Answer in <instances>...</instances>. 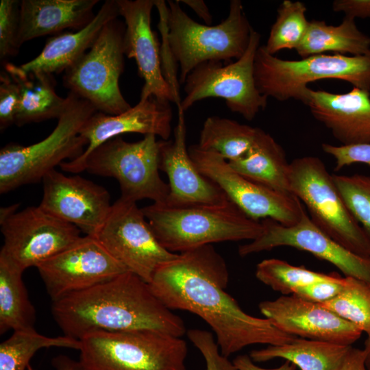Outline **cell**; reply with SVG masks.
Segmentation results:
<instances>
[{"instance_id":"6da1fadb","label":"cell","mask_w":370,"mask_h":370,"mask_svg":"<svg viewBox=\"0 0 370 370\" xmlns=\"http://www.w3.org/2000/svg\"><path fill=\"white\" fill-rule=\"evenodd\" d=\"M228 281L225 260L212 245H206L180 253L160 266L149 284L168 308L188 311L207 323L225 357L249 345H281L297 338L267 318L245 312L225 291Z\"/></svg>"},{"instance_id":"7a4b0ae2","label":"cell","mask_w":370,"mask_h":370,"mask_svg":"<svg viewBox=\"0 0 370 370\" xmlns=\"http://www.w3.org/2000/svg\"><path fill=\"white\" fill-rule=\"evenodd\" d=\"M52 302L53 317L64 335L77 340L97 331L151 330L178 337L186 333L180 317L130 271Z\"/></svg>"},{"instance_id":"3957f363","label":"cell","mask_w":370,"mask_h":370,"mask_svg":"<svg viewBox=\"0 0 370 370\" xmlns=\"http://www.w3.org/2000/svg\"><path fill=\"white\" fill-rule=\"evenodd\" d=\"M160 16L159 29L171 56L179 64L180 84L201 63L225 64L241 58L246 51L253 27L240 0H232L227 16L216 25L201 24L190 18L178 1L154 0Z\"/></svg>"},{"instance_id":"277c9868","label":"cell","mask_w":370,"mask_h":370,"mask_svg":"<svg viewBox=\"0 0 370 370\" xmlns=\"http://www.w3.org/2000/svg\"><path fill=\"white\" fill-rule=\"evenodd\" d=\"M142 211L160 244L175 254L214 243L251 241L263 230L230 200L217 205L153 203Z\"/></svg>"},{"instance_id":"5b68a950","label":"cell","mask_w":370,"mask_h":370,"mask_svg":"<svg viewBox=\"0 0 370 370\" xmlns=\"http://www.w3.org/2000/svg\"><path fill=\"white\" fill-rule=\"evenodd\" d=\"M53 132L43 140L24 146L9 144L0 151V193L42 180L66 159L84 151L88 142L80 135L86 121L97 110L86 99L69 92Z\"/></svg>"},{"instance_id":"8992f818","label":"cell","mask_w":370,"mask_h":370,"mask_svg":"<svg viewBox=\"0 0 370 370\" xmlns=\"http://www.w3.org/2000/svg\"><path fill=\"white\" fill-rule=\"evenodd\" d=\"M254 78L262 95L279 101H301L309 83L325 79L345 81L370 92V51L360 56L317 54L287 60L260 45L255 56Z\"/></svg>"},{"instance_id":"52a82bcc","label":"cell","mask_w":370,"mask_h":370,"mask_svg":"<svg viewBox=\"0 0 370 370\" xmlns=\"http://www.w3.org/2000/svg\"><path fill=\"white\" fill-rule=\"evenodd\" d=\"M79 341L84 370H186V342L164 332L97 331Z\"/></svg>"},{"instance_id":"ba28073f","label":"cell","mask_w":370,"mask_h":370,"mask_svg":"<svg viewBox=\"0 0 370 370\" xmlns=\"http://www.w3.org/2000/svg\"><path fill=\"white\" fill-rule=\"evenodd\" d=\"M289 191L304 204L314 223L349 251L370 256V236L345 203L323 162L316 156L289 164Z\"/></svg>"},{"instance_id":"9c48e42d","label":"cell","mask_w":370,"mask_h":370,"mask_svg":"<svg viewBox=\"0 0 370 370\" xmlns=\"http://www.w3.org/2000/svg\"><path fill=\"white\" fill-rule=\"evenodd\" d=\"M156 137L147 134L134 143L125 141L121 136L112 138L88 155L79 173L87 171L114 178L123 199L136 203L144 199L153 203L165 202L169 186L159 173L160 140Z\"/></svg>"},{"instance_id":"30bf717a","label":"cell","mask_w":370,"mask_h":370,"mask_svg":"<svg viewBox=\"0 0 370 370\" xmlns=\"http://www.w3.org/2000/svg\"><path fill=\"white\" fill-rule=\"evenodd\" d=\"M125 25L117 18L101 29L90 49L64 71V86L110 115L132 108L119 88L124 69Z\"/></svg>"},{"instance_id":"8fae6325","label":"cell","mask_w":370,"mask_h":370,"mask_svg":"<svg viewBox=\"0 0 370 370\" xmlns=\"http://www.w3.org/2000/svg\"><path fill=\"white\" fill-rule=\"evenodd\" d=\"M260 37L253 29L246 51L234 62L209 61L196 66L186 77L185 97L177 109L185 112L202 99L221 98L230 111L252 121L267 107L268 99L258 90L254 78L255 56Z\"/></svg>"},{"instance_id":"7c38bea8","label":"cell","mask_w":370,"mask_h":370,"mask_svg":"<svg viewBox=\"0 0 370 370\" xmlns=\"http://www.w3.org/2000/svg\"><path fill=\"white\" fill-rule=\"evenodd\" d=\"M188 149L200 173L216 184L250 219H271L290 226L297 223L306 211L293 194L273 190L243 177L218 153L202 150L197 144Z\"/></svg>"},{"instance_id":"4fadbf2b","label":"cell","mask_w":370,"mask_h":370,"mask_svg":"<svg viewBox=\"0 0 370 370\" xmlns=\"http://www.w3.org/2000/svg\"><path fill=\"white\" fill-rule=\"evenodd\" d=\"M96 238L127 271L147 283L160 266L178 255L160 244L136 202L121 197L112 205Z\"/></svg>"},{"instance_id":"5bb4252c","label":"cell","mask_w":370,"mask_h":370,"mask_svg":"<svg viewBox=\"0 0 370 370\" xmlns=\"http://www.w3.org/2000/svg\"><path fill=\"white\" fill-rule=\"evenodd\" d=\"M3 252L24 271L38 267L80 237L81 231L45 211L28 207L0 219Z\"/></svg>"},{"instance_id":"9a60e30c","label":"cell","mask_w":370,"mask_h":370,"mask_svg":"<svg viewBox=\"0 0 370 370\" xmlns=\"http://www.w3.org/2000/svg\"><path fill=\"white\" fill-rule=\"evenodd\" d=\"M261 234L240 245L238 254L245 257L278 247H291L310 253L337 267L345 276L370 284V256H359L346 249L322 232L305 211L295 224L286 226L265 219L261 221Z\"/></svg>"},{"instance_id":"2e32d148","label":"cell","mask_w":370,"mask_h":370,"mask_svg":"<svg viewBox=\"0 0 370 370\" xmlns=\"http://www.w3.org/2000/svg\"><path fill=\"white\" fill-rule=\"evenodd\" d=\"M52 301L127 271L96 237L81 236L37 267Z\"/></svg>"},{"instance_id":"e0dca14e","label":"cell","mask_w":370,"mask_h":370,"mask_svg":"<svg viewBox=\"0 0 370 370\" xmlns=\"http://www.w3.org/2000/svg\"><path fill=\"white\" fill-rule=\"evenodd\" d=\"M42 182L39 206L86 235L96 237L112 207L108 190L79 175L67 176L56 169Z\"/></svg>"},{"instance_id":"ac0fdd59","label":"cell","mask_w":370,"mask_h":370,"mask_svg":"<svg viewBox=\"0 0 370 370\" xmlns=\"http://www.w3.org/2000/svg\"><path fill=\"white\" fill-rule=\"evenodd\" d=\"M260 312L281 331L303 338L352 345L362 330L320 304L294 295L261 301Z\"/></svg>"},{"instance_id":"d6986e66","label":"cell","mask_w":370,"mask_h":370,"mask_svg":"<svg viewBox=\"0 0 370 370\" xmlns=\"http://www.w3.org/2000/svg\"><path fill=\"white\" fill-rule=\"evenodd\" d=\"M172 110L169 103L154 97L139 100L128 110L116 115L97 111L84 124L80 135L88 142L84 153L78 158L62 162V171L79 173L80 167L95 149L106 141L127 133L153 134L169 140L171 134Z\"/></svg>"},{"instance_id":"ffe728a7","label":"cell","mask_w":370,"mask_h":370,"mask_svg":"<svg viewBox=\"0 0 370 370\" xmlns=\"http://www.w3.org/2000/svg\"><path fill=\"white\" fill-rule=\"evenodd\" d=\"M120 16L125 21V55L134 58L144 84L140 100L154 97L160 101L175 103L174 94L162 68L157 37L151 27L154 0H116Z\"/></svg>"},{"instance_id":"44dd1931","label":"cell","mask_w":370,"mask_h":370,"mask_svg":"<svg viewBox=\"0 0 370 370\" xmlns=\"http://www.w3.org/2000/svg\"><path fill=\"white\" fill-rule=\"evenodd\" d=\"M178 110V119L171 140H160L159 168L169 179V204H223L230 200L221 189L197 169L186 147L184 112Z\"/></svg>"},{"instance_id":"7402d4cb","label":"cell","mask_w":370,"mask_h":370,"mask_svg":"<svg viewBox=\"0 0 370 370\" xmlns=\"http://www.w3.org/2000/svg\"><path fill=\"white\" fill-rule=\"evenodd\" d=\"M343 145L370 143V92L342 94L306 88L300 101Z\"/></svg>"},{"instance_id":"603a6c76","label":"cell","mask_w":370,"mask_h":370,"mask_svg":"<svg viewBox=\"0 0 370 370\" xmlns=\"http://www.w3.org/2000/svg\"><path fill=\"white\" fill-rule=\"evenodd\" d=\"M99 0L20 1L18 45L65 29L79 30L94 18Z\"/></svg>"},{"instance_id":"cb8c5ba5","label":"cell","mask_w":370,"mask_h":370,"mask_svg":"<svg viewBox=\"0 0 370 370\" xmlns=\"http://www.w3.org/2000/svg\"><path fill=\"white\" fill-rule=\"evenodd\" d=\"M119 16L116 0L105 1L88 25L75 32L49 38L40 54L21 67L49 75L65 71L90 49L103 27Z\"/></svg>"},{"instance_id":"d4e9b609","label":"cell","mask_w":370,"mask_h":370,"mask_svg":"<svg viewBox=\"0 0 370 370\" xmlns=\"http://www.w3.org/2000/svg\"><path fill=\"white\" fill-rule=\"evenodd\" d=\"M3 66L20 91V107L15 124L21 126L59 118L66 99L56 94L53 75L25 71L11 62L5 63Z\"/></svg>"},{"instance_id":"484cf974","label":"cell","mask_w":370,"mask_h":370,"mask_svg":"<svg viewBox=\"0 0 370 370\" xmlns=\"http://www.w3.org/2000/svg\"><path fill=\"white\" fill-rule=\"evenodd\" d=\"M243 177L273 190L290 193L289 164L285 151L263 130H259L249 151L241 158L228 162Z\"/></svg>"},{"instance_id":"4316f807","label":"cell","mask_w":370,"mask_h":370,"mask_svg":"<svg viewBox=\"0 0 370 370\" xmlns=\"http://www.w3.org/2000/svg\"><path fill=\"white\" fill-rule=\"evenodd\" d=\"M295 50L301 58L326 52L360 56L370 51V37L359 29L355 19L348 16H345L338 25L312 20L309 22L304 40Z\"/></svg>"},{"instance_id":"83f0119b","label":"cell","mask_w":370,"mask_h":370,"mask_svg":"<svg viewBox=\"0 0 370 370\" xmlns=\"http://www.w3.org/2000/svg\"><path fill=\"white\" fill-rule=\"evenodd\" d=\"M350 346L297 337L286 344L254 349L249 356L254 362L280 358L301 370H336Z\"/></svg>"},{"instance_id":"f1b7e54d","label":"cell","mask_w":370,"mask_h":370,"mask_svg":"<svg viewBox=\"0 0 370 370\" xmlns=\"http://www.w3.org/2000/svg\"><path fill=\"white\" fill-rule=\"evenodd\" d=\"M24 270L0 251V334L34 329L36 310L22 279Z\"/></svg>"},{"instance_id":"f546056e","label":"cell","mask_w":370,"mask_h":370,"mask_svg":"<svg viewBox=\"0 0 370 370\" xmlns=\"http://www.w3.org/2000/svg\"><path fill=\"white\" fill-rule=\"evenodd\" d=\"M260 128L227 118L212 116L202 126L197 146L218 153L227 162L243 157L251 148Z\"/></svg>"},{"instance_id":"4dcf8cb0","label":"cell","mask_w":370,"mask_h":370,"mask_svg":"<svg viewBox=\"0 0 370 370\" xmlns=\"http://www.w3.org/2000/svg\"><path fill=\"white\" fill-rule=\"evenodd\" d=\"M52 347L79 350L80 341L65 335L47 336L34 328L14 331L0 344V370H25L36 352Z\"/></svg>"},{"instance_id":"1f68e13d","label":"cell","mask_w":370,"mask_h":370,"mask_svg":"<svg viewBox=\"0 0 370 370\" xmlns=\"http://www.w3.org/2000/svg\"><path fill=\"white\" fill-rule=\"evenodd\" d=\"M307 8L298 1L284 0L277 9L265 50L273 55L283 49H296L304 40L309 25Z\"/></svg>"},{"instance_id":"d6a6232c","label":"cell","mask_w":370,"mask_h":370,"mask_svg":"<svg viewBox=\"0 0 370 370\" xmlns=\"http://www.w3.org/2000/svg\"><path fill=\"white\" fill-rule=\"evenodd\" d=\"M255 275L259 281L282 295H292L299 287L330 280L337 275L336 273L326 274L313 271L276 258L260 262L256 266Z\"/></svg>"},{"instance_id":"836d02e7","label":"cell","mask_w":370,"mask_h":370,"mask_svg":"<svg viewBox=\"0 0 370 370\" xmlns=\"http://www.w3.org/2000/svg\"><path fill=\"white\" fill-rule=\"evenodd\" d=\"M320 304L356 325L370 338V284L345 276L340 293Z\"/></svg>"},{"instance_id":"e575fe53","label":"cell","mask_w":370,"mask_h":370,"mask_svg":"<svg viewBox=\"0 0 370 370\" xmlns=\"http://www.w3.org/2000/svg\"><path fill=\"white\" fill-rule=\"evenodd\" d=\"M347 208L370 236V177L362 174H332Z\"/></svg>"},{"instance_id":"d590c367","label":"cell","mask_w":370,"mask_h":370,"mask_svg":"<svg viewBox=\"0 0 370 370\" xmlns=\"http://www.w3.org/2000/svg\"><path fill=\"white\" fill-rule=\"evenodd\" d=\"M20 1L1 0L0 59L3 64L8 58L15 56L20 48L18 45Z\"/></svg>"},{"instance_id":"8d00e7d4","label":"cell","mask_w":370,"mask_h":370,"mask_svg":"<svg viewBox=\"0 0 370 370\" xmlns=\"http://www.w3.org/2000/svg\"><path fill=\"white\" fill-rule=\"evenodd\" d=\"M187 336L202 354L206 360V370H237L233 362L221 354L211 333L191 329L188 331Z\"/></svg>"},{"instance_id":"74e56055","label":"cell","mask_w":370,"mask_h":370,"mask_svg":"<svg viewBox=\"0 0 370 370\" xmlns=\"http://www.w3.org/2000/svg\"><path fill=\"white\" fill-rule=\"evenodd\" d=\"M0 128L3 130L15 124L20 107L18 86L3 69L0 74Z\"/></svg>"},{"instance_id":"f35d334b","label":"cell","mask_w":370,"mask_h":370,"mask_svg":"<svg viewBox=\"0 0 370 370\" xmlns=\"http://www.w3.org/2000/svg\"><path fill=\"white\" fill-rule=\"evenodd\" d=\"M322 150L335 159L336 171L353 164L361 163L370 166V143L348 145H321Z\"/></svg>"},{"instance_id":"ab89813d","label":"cell","mask_w":370,"mask_h":370,"mask_svg":"<svg viewBox=\"0 0 370 370\" xmlns=\"http://www.w3.org/2000/svg\"><path fill=\"white\" fill-rule=\"evenodd\" d=\"M345 278L337 274L332 279L317 282L296 288L294 295L306 301L321 304L330 300L340 293L344 286Z\"/></svg>"},{"instance_id":"60d3db41","label":"cell","mask_w":370,"mask_h":370,"mask_svg":"<svg viewBox=\"0 0 370 370\" xmlns=\"http://www.w3.org/2000/svg\"><path fill=\"white\" fill-rule=\"evenodd\" d=\"M332 10L354 19L370 18V0H335Z\"/></svg>"},{"instance_id":"b9f144b4","label":"cell","mask_w":370,"mask_h":370,"mask_svg":"<svg viewBox=\"0 0 370 370\" xmlns=\"http://www.w3.org/2000/svg\"><path fill=\"white\" fill-rule=\"evenodd\" d=\"M365 361L366 352L365 349L350 346L336 370H368Z\"/></svg>"},{"instance_id":"7bdbcfd3","label":"cell","mask_w":370,"mask_h":370,"mask_svg":"<svg viewBox=\"0 0 370 370\" xmlns=\"http://www.w3.org/2000/svg\"><path fill=\"white\" fill-rule=\"evenodd\" d=\"M232 362L237 370H296L297 369L295 364L288 360L277 368L264 369L256 365L250 356L246 354L238 355Z\"/></svg>"},{"instance_id":"ee69618b","label":"cell","mask_w":370,"mask_h":370,"mask_svg":"<svg viewBox=\"0 0 370 370\" xmlns=\"http://www.w3.org/2000/svg\"><path fill=\"white\" fill-rule=\"evenodd\" d=\"M191 8L195 14L201 18L206 25H211L212 22V16L210 14L208 7L203 0H180Z\"/></svg>"},{"instance_id":"f6af8a7d","label":"cell","mask_w":370,"mask_h":370,"mask_svg":"<svg viewBox=\"0 0 370 370\" xmlns=\"http://www.w3.org/2000/svg\"><path fill=\"white\" fill-rule=\"evenodd\" d=\"M52 365L56 370H84L81 362L73 360L65 355H58L52 360ZM27 370H35L30 365Z\"/></svg>"},{"instance_id":"bcb514c9","label":"cell","mask_w":370,"mask_h":370,"mask_svg":"<svg viewBox=\"0 0 370 370\" xmlns=\"http://www.w3.org/2000/svg\"><path fill=\"white\" fill-rule=\"evenodd\" d=\"M18 208V204H14L8 207H2L0 210V219H3L13 213L16 212L17 208Z\"/></svg>"},{"instance_id":"7dc6e473","label":"cell","mask_w":370,"mask_h":370,"mask_svg":"<svg viewBox=\"0 0 370 370\" xmlns=\"http://www.w3.org/2000/svg\"><path fill=\"white\" fill-rule=\"evenodd\" d=\"M364 349L366 352V367L368 370H370V338H367L365 340Z\"/></svg>"}]
</instances>
